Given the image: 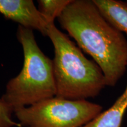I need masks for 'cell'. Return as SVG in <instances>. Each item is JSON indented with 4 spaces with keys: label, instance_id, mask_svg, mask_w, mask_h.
Masks as SVG:
<instances>
[{
    "label": "cell",
    "instance_id": "cell-3",
    "mask_svg": "<svg viewBox=\"0 0 127 127\" xmlns=\"http://www.w3.org/2000/svg\"><path fill=\"white\" fill-rule=\"evenodd\" d=\"M17 38L23 47V66L8 81L1 98L14 112L56 96L52 60L39 48L33 30L18 25Z\"/></svg>",
    "mask_w": 127,
    "mask_h": 127
},
{
    "label": "cell",
    "instance_id": "cell-4",
    "mask_svg": "<svg viewBox=\"0 0 127 127\" xmlns=\"http://www.w3.org/2000/svg\"><path fill=\"white\" fill-rule=\"evenodd\" d=\"M102 112L87 100L54 96L14 111L21 127H82Z\"/></svg>",
    "mask_w": 127,
    "mask_h": 127
},
{
    "label": "cell",
    "instance_id": "cell-1",
    "mask_svg": "<svg viewBox=\"0 0 127 127\" xmlns=\"http://www.w3.org/2000/svg\"><path fill=\"white\" fill-rule=\"evenodd\" d=\"M61 27L93 58L114 87L127 67V40L104 17L93 0H72L57 19Z\"/></svg>",
    "mask_w": 127,
    "mask_h": 127
},
{
    "label": "cell",
    "instance_id": "cell-6",
    "mask_svg": "<svg viewBox=\"0 0 127 127\" xmlns=\"http://www.w3.org/2000/svg\"><path fill=\"white\" fill-rule=\"evenodd\" d=\"M127 109V85L111 107L82 127H121Z\"/></svg>",
    "mask_w": 127,
    "mask_h": 127
},
{
    "label": "cell",
    "instance_id": "cell-5",
    "mask_svg": "<svg viewBox=\"0 0 127 127\" xmlns=\"http://www.w3.org/2000/svg\"><path fill=\"white\" fill-rule=\"evenodd\" d=\"M0 14L18 25L48 36L49 25L32 0H0Z\"/></svg>",
    "mask_w": 127,
    "mask_h": 127
},
{
    "label": "cell",
    "instance_id": "cell-8",
    "mask_svg": "<svg viewBox=\"0 0 127 127\" xmlns=\"http://www.w3.org/2000/svg\"><path fill=\"white\" fill-rule=\"evenodd\" d=\"M72 0H38V9L48 25L54 24Z\"/></svg>",
    "mask_w": 127,
    "mask_h": 127
},
{
    "label": "cell",
    "instance_id": "cell-9",
    "mask_svg": "<svg viewBox=\"0 0 127 127\" xmlns=\"http://www.w3.org/2000/svg\"><path fill=\"white\" fill-rule=\"evenodd\" d=\"M14 111L0 97V127H21L20 124H17L12 119Z\"/></svg>",
    "mask_w": 127,
    "mask_h": 127
},
{
    "label": "cell",
    "instance_id": "cell-10",
    "mask_svg": "<svg viewBox=\"0 0 127 127\" xmlns=\"http://www.w3.org/2000/svg\"><path fill=\"white\" fill-rule=\"evenodd\" d=\"M126 2H127V1H126Z\"/></svg>",
    "mask_w": 127,
    "mask_h": 127
},
{
    "label": "cell",
    "instance_id": "cell-7",
    "mask_svg": "<svg viewBox=\"0 0 127 127\" xmlns=\"http://www.w3.org/2000/svg\"><path fill=\"white\" fill-rule=\"evenodd\" d=\"M94 2L111 24L127 34V2L119 0H93Z\"/></svg>",
    "mask_w": 127,
    "mask_h": 127
},
{
    "label": "cell",
    "instance_id": "cell-2",
    "mask_svg": "<svg viewBox=\"0 0 127 127\" xmlns=\"http://www.w3.org/2000/svg\"><path fill=\"white\" fill-rule=\"evenodd\" d=\"M48 36L54 48L52 62L56 96L71 100H87L98 96L107 86L99 66L88 60L55 24L49 25Z\"/></svg>",
    "mask_w": 127,
    "mask_h": 127
}]
</instances>
